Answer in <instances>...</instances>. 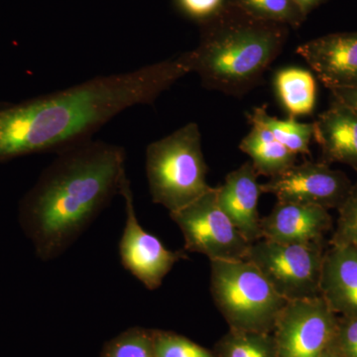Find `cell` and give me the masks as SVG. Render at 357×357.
Wrapping results in <instances>:
<instances>
[{"mask_svg": "<svg viewBox=\"0 0 357 357\" xmlns=\"http://www.w3.org/2000/svg\"><path fill=\"white\" fill-rule=\"evenodd\" d=\"M21 199L18 220L37 257L65 252L119 194L126 175L124 148L88 139L58 152Z\"/></svg>", "mask_w": 357, "mask_h": 357, "instance_id": "obj_1", "label": "cell"}, {"mask_svg": "<svg viewBox=\"0 0 357 357\" xmlns=\"http://www.w3.org/2000/svg\"><path fill=\"white\" fill-rule=\"evenodd\" d=\"M199 27V45L192 51V73L204 88L236 98L261 83L283 50L290 28L253 17L229 0Z\"/></svg>", "mask_w": 357, "mask_h": 357, "instance_id": "obj_2", "label": "cell"}, {"mask_svg": "<svg viewBox=\"0 0 357 357\" xmlns=\"http://www.w3.org/2000/svg\"><path fill=\"white\" fill-rule=\"evenodd\" d=\"M198 124L190 122L148 145L146 176L152 201L175 213L213 189Z\"/></svg>", "mask_w": 357, "mask_h": 357, "instance_id": "obj_3", "label": "cell"}, {"mask_svg": "<svg viewBox=\"0 0 357 357\" xmlns=\"http://www.w3.org/2000/svg\"><path fill=\"white\" fill-rule=\"evenodd\" d=\"M211 292L230 330L273 333L288 301L245 259L211 261Z\"/></svg>", "mask_w": 357, "mask_h": 357, "instance_id": "obj_4", "label": "cell"}, {"mask_svg": "<svg viewBox=\"0 0 357 357\" xmlns=\"http://www.w3.org/2000/svg\"><path fill=\"white\" fill-rule=\"evenodd\" d=\"M324 241L280 243L259 239L249 246L244 259L264 275L288 302L319 296V279L325 255Z\"/></svg>", "mask_w": 357, "mask_h": 357, "instance_id": "obj_5", "label": "cell"}, {"mask_svg": "<svg viewBox=\"0 0 357 357\" xmlns=\"http://www.w3.org/2000/svg\"><path fill=\"white\" fill-rule=\"evenodd\" d=\"M170 217L184 236L185 250L215 260L244 259L249 243L225 215L218 201L217 188Z\"/></svg>", "mask_w": 357, "mask_h": 357, "instance_id": "obj_6", "label": "cell"}, {"mask_svg": "<svg viewBox=\"0 0 357 357\" xmlns=\"http://www.w3.org/2000/svg\"><path fill=\"white\" fill-rule=\"evenodd\" d=\"M338 316L318 297L290 301L273 331L278 357H319L332 344Z\"/></svg>", "mask_w": 357, "mask_h": 357, "instance_id": "obj_7", "label": "cell"}, {"mask_svg": "<svg viewBox=\"0 0 357 357\" xmlns=\"http://www.w3.org/2000/svg\"><path fill=\"white\" fill-rule=\"evenodd\" d=\"M119 195L124 199L126 215L119 241L122 265L148 290H156L176 263L185 259L187 255L185 251L166 248L158 237L141 227L136 215L130 182L126 175L122 178Z\"/></svg>", "mask_w": 357, "mask_h": 357, "instance_id": "obj_8", "label": "cell"}, {"mask_svg": "<svg viewBox=\"0 0 357 357\" xmlns=\"http://www.w3.org/2000/svg\"><path fill=\"white\" fill-rule=\"evenodd\" d=\"M354 183L344 172L324 162L306 161L261 184L262 192L277 201L312 204L338 210L349 196Z\"/></svg>", "mask_w": 357, "mask_h": 357, "instance_id": "obj_9", "label": "cell"}, {"mask_svg": "<svg viewBox=\"0 0 357 357\" xmlns=\"http://www.w3.org/2000/svg\"><path fill=\"white\" fill-rule=\"evenodd\" d=\"M326 88H357V31L310 40L297 48Z\"/></svg>", "mask_w": 357, "mask_h": 357, "instance_id": "obj_10", "label": "cell"}, {"mask_svg": "<svg viewBox=\"0 0 357 357\" xmlns=\"http://www.w3.org/2000/svg\"><path fill=\"white\" fill-rule=\"evenodd\" d=\"M332 227L333 218L326 208L277 201L269 215L261 218V239L280 243H319Z\"/></svg>", "mask_w": 357, "mask_h": 357, "instance_id": "obj_11", "label": "cell"}, {"mask_svg": "<svg viewBox=\"0 0 357 357\" xmlns=\"http://www.w3.org/2000/svg\"><path fill=\"white\" fill-rule=\"evenodd\" d=\"M220 208L249 243L261 239V218L258 201L262 194L258 174L251 161L227 174L225 183L217 188Z\"/></svg>", "mask_w": 357, "mask_h": 357, "instance_id": "obj_12", "label": "cell"}, {"mask_svg": "<svg viewBox=\"0 0 357 357\" xmlns=\"http://www.w3.org/2000/svg\"><path fill=\"white\" fill-rule=\"evenodd\" d=\"M319 296L338 317H357V249L328 243L321 265Z\"/></svg>", "mask_w": 357, "mask_h": 357, "instance_id": "obj_13", "label": "cell"}, {"mask_svg": "<svg viewBox=\"0 0 357 357\" xmlns=\"http://www.w3.org/2000/svg\"><path fill=\"white\" fill-rule=\"evenodd\" d=\"M314 139L321 148V161L344 164L357 173V114L332 98L330 107L314 122Z\"/></svg>", "mask_w": 357, "mask_h": 357, "instance_id": "obj_14", "label": "cell"}, {"mask_svg": "<svg viewBox=\"0 0 357 357\" xmlns=\"http://www.w3.org/2000/svg\"><path fill=\"white\" fill-rule=\"evenodd\" d=\"M239 149L250 157L258 176L273 178L296 164L297 155L282 145L270 131L260 126H251Z\"/></svg>", "mask_w": 357, "mask_h": 357, "instance_id": "obj_15", "label": "cell"}, {"mask_svg": "<svg viewBox=\"0 0 357 357\" xmlns=\"http://www.w3.org/2000/svg\"><path fill=\"white\" fill-rule=\"evenodd\" d=\"M274 88L289 116L312 114L317 102V82L309 70L298 67L283 68L275 74Z\"/></svg>", "mask_w": 357, "mask_h": 357, "instance_id": "obj_16", "label": "cell"}, {"mask_svg": "<svg viewBox=\"0 0 357 357\" xmlns=\"http://www.w3.org/2000/svg\"><path fill=\"white\" fill-rule=\"evenodd\" d=\"M251 126H260L272 133L282 145L295 155H309L314 139V123H305L293 117L279 119L268 114L264 107H255L246 114Z\"/></svg>", "mask_w": 357, "mask_h": 357, "instance_id": "obj_17", "label": "cell"}, {"mask_svg": "<svg viewBox=\"0 0 357 357\" xmlns=\"http://www.w3.org/2000/svg\"><path fill=\"white\" fill-rule=\"evenodd\" d=\"M213 351L217 357H278L273 333L230 328Z\"/></svg>", "mask_w": 357, "mask_h": 357, "instance_id": "obj_18", "label": "cell"}, {"mask_svg": "<svg viewBox=\"0 0 357 357\" xmlns=\"http://www.w3.org/2000/svg\"><path fill=\"white\" fill-rule=\"evenodd\" d=\"M244 13L258 18L298 28L307 20L293 0H229Z\"/></svg>", "mask_w": 357, "mask_h": 357, "instance_id": "obj_19", "label": "cell"}, {"mask_svg": "<svg viewBox=\"0 0 357 357\" xmlns=\"http://www.w3.org/2000/svg\"><path fill=\"white\" fill-rule=\"evenodd\" d=\"M100 357H154L153 330L128 328L105 344Z\"/></svg>", "mask_w": 357, "mask_h": 357, "instance_id": "obj_20", "label": "cell"}, {"mask_svg": "<svg viewBox=\"0 0 357 357\" xmlns=\"http://www.w3.org/2000/svg\"><path fill=\"white\" fill-rule=\"evenodd\" d=\"M154 357H217L215 352L184 335L153 330Z\"/></svg>", "mask_w": 357, "mask_h": 357, "instance_id": "obj_21", "label": "cell"}, {"mask_svg": "<svg viewBox=\"0 0 357 357\" xmlns=\"http://www.w3.org/2000/svg\"><path fill=\"white\" fill-rule=\"evenodd\" d=\"M337 211V225L328 243L357 249V181Z\"/></svg>", "mask_w": 357, "mask_h": 357, "instance_id": "obj_22", "label": "cell"}, {"mask_svg": "<svg viewBox=\"0 0 357 357\" xmlns=\"http://www.w3.org/2000/svg\"><path fill=\"white\" fill-rule=\"evenodd\" d=\"M331 351L335 357H357V317H338Z\"/></svg>", "mask_w": 357, "mask_h": 357, "instance_id": "obj_23", "label": "cell"}, {"mask_svg": "<svg viewBox=\"0 0 357 357\" xmlns=\"http://www.w3.org/2000/svg\"><path fill=\"white\" fill-rule=\"evenodd\" d=\"M229 0H175L181 13L199 25L215 17Z\"/></svg>", "mask_w": 357, "mask_h": 357, "instance_id": "obj_24", "label": "cell"}, {"mask_svg": "<svg viewBox=\"0 0 357 357\" xmlns=\"http://www.w3.org/2000/svg\"><path fill=\"white\" fill-rule=\"evenodd\" d=\"M332 98L357 114V88L332 89Z\"/></svg>", "mask_w": 357, "mask_h": 357, "instance_id": "obj_25", "label": "cell"}, {"mask_svg": "<svg viewBox=\"0 0 357 357\" xmlns=\"http://www.w3.org/2000/svg\"><path fill=\"white\" fill-rule=\"evenodd\" d=\"M301 11L307 16L314 9L318 8L321 4L325 3L326 0H293Z\"/></svg>", "mask_w": 357, "mask_h": 357, "instance_id": "obj_26", "label": "cell"}, {"mask_svg": "<svg viewBox=\"0 0 357 357\" xmlns=\"http://www.w3.org/2000/svg\"><path fill=\"white\" fill-rule=\"evenodd\" d=\"M319 357H335V356H333V352L331 351L330 349H328V351H326L325 352V354H321V356Z\"/></svg>", "mask_w": 357, "mask_h": 357, "instance_id": "obj_27", "label": "cell"}]
</instances>
